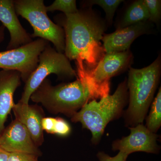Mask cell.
I'll return each instance as SVG.
<instances>
[{"mask_svg": "<svg viewBox=\"0 0 161 161\" xmlns=\"http://www.w3.org/2000/svg\"><path fill=\"white\" fill-rule=\"evenodd\" d=\"M54 74L61 80L77 78L76 71L63 53H59L50 44L40 53L36 68L25 82L20 102L28 104L31 96L49 75Z\"/></svg>", "mask_w": 161, "mask_h": 161, "instance_id": "obj_7", "label": "cell"}, {"mask_svg": "<svg viewBox=\"0 0 161 161\" xmlns=\"http://www.w3.org/2000/svg\"><path fill=\"white\" fill-rule=\"evenodd\" d=\"M153 27V23L148 20L104 35L101 41L105 53H113L129 50L136 38L142 35L152 33Z\"/></svg>", "mask_w": 161, "mask_h": 161, "instance_id": "obj_10", "label": "cell"}, {"mask_svg": "<svg viewBox=\"0 0 161 161\" xmlns=\"http://www.w3.org/2000/svg\"><path fill=\"white\" fill-rule=\"evenodd\" d=\"M9 153L0 147V161H7Z\"/></svg>", "mask_w": 161, "mask_h": 161, "instance_id": "obj_23", "label": "cell"}, {"mask_svg": "<svg viewBox=\"0 0 161 161\" xmlns=\"http://www.w3.org/2000/svg\"><path fill=\"white\" fill-rule=\"evenodd\" d=\"M54 19L64 31L67 58L82 60L86 68L93 69L105 54L100 42L108 27L105 20L91 8L58 15Z\"/></svg>", "mask_w": 161, "mask_h": 161, "instance_id": "obj_1", "label": "cell"}, {"mask_svg": "<svg viewBox=\"0 0 161 161\" xmlns=\"http://www.w3.org/2000/svg\"><path fill=\"white\" fill-rule=\"evenodd\" d=\"M15 119L26 127L34 142L38 147L44 142L42 120L45 117L42 107L37 104H26L19 101L12 109Z\"/></svg>", "mask_w": 161, "mask_h": 161, "instance_id": "obj_13", "label": "cell"}, {"mask_svg": "<svg viewBox=\"0 0 161 161\" xmlns=\"http://www.w3.org/2000/svg\"><path fill=\"white\" fill-rule=\"evenodd\" d=\"M129 99L127 80L119 84L114 94L93 99L85 104L71 118L73 122H80L82 127L91 131L92 142H99L105 129L111 121L120 116Z\"/></svg>", "mask_w": 161, "mask_h": 161, "instance_id": "obj_4", "label": "cell"}, {"mask_svg": "<svg viewBox=\"0 0 161 161\" xmlns=\"http://www.w3.org/2000/svg\"><path fill=\"white\" fill-rule=\"evenodd\" d=\"M5 26L2 25L0 26V44L3 42L4 39H5Z\"/></svg>", "mask_w": 161, "mask_h": 161, "instance_id": "obj_24", "label": "cell"}, {"mask_svg": "<svg viewBox=\"0 0 161 161\" xmlns=\"http://www.w3.org/2000/svg\"><path fill=\"white\" fill-rule=\"evenodd\" d=\"M39 156L23 153H9L7 161H39Z\"/></svg>", "mask_w": 161, "mask_h": 161, "instance_id": "obj_21", "label": "cell"}, {"mask_svg": "<svg viewBox=\"0 0 161 161\" xmlns=\"http://www.w3.org/2000/svg\"><path fill=\"white\" fill-rule=\"evenodd\" d=\"M149 19V13L144 0H137L128 6L116 24V28L122 29Z\"/></svg>", "mask_w": 161, "mask_h": 161, "instance_id": "obj_15", "label": "cell"}, {"mask_svg": "<svg viewBox=\"0 0 161 161\" xmlns=\"http://www.w3.org/2000/svg\"><path fill=\"white\" fill-rule=\"evenodd\" d=\"M161 125V89L153 101L151 110L147 119V128L151 132L155 133Z\"/></svg>", "mask_w": 161, "mask_h": 161, "instance_id": "obj_17", "label": "cell"}, {"mask_svg": "<svg viewBox=\"0 0 161 161\" xmlns=\"http://www.w3.org/2000/svg\"><path fill=\"white\" fill-rule=\"evenodd\" d=\"M30 99L41 103L52 114L61 113L71 118L89 101L94 99L87 85L78 77L73 82L55 86L47 78L31 94Z\"/></svg>", "mask_w": 161, "mask_h": 161, "instance_id": "obj_2", "label": "cell"}, {"mask_svg": "<svg viewBox=\"0 0 161 161\" xmlns=\"http://www.w3.org/2000/svg\"><path fill=\"white\" fill-rule=\"evenodd\" d=\"M71 127L65 119L60 117L55 118L53 134L65 137L70 134Z\"/></svg>", "mask_w": 161, "mask_h": 161, "instance_id": "obj_20", "label": "cell"}, {"mask_svg": "<svg viewBox=\"0 0 161 161\" xmlns=\"http://www.w3.org/2000/svg\"><path fill=\"white\" fill-rule=\"evenodd\" d=\"M46 8L47 12L60 11L65 15L74 14L78 11L75 0H56Z\"/></svg>", "mask_w": 161, "mask_h": 161, "instance_id": "obj_18", "label": "cell"}, {"mask_svg": "<svg viewBox=\"0 0 161 161\" xmlns=\"http://www.w3.org/2000/svg\"><path fill=\"white\" fill-rule=\"evenodd\" d=\"M14 6L17 15L27 20L32 27L31 38L51 42L57 51L64 53V31L50 19L43 0H14Z\"/></svg>", "mask_w": 161, "mask_h": 161, "instance_id": "obj_6", "label": "cell"}, {"mask_svg": "<svg viewBox=\"0 0 161 161\" xmlns=\"http://www.w3.org/2000/svg\"><path fill=\"white\" fill-rule=\"evenodd\" d=\"M161 72L160 55L149 66L129 69L127 80L129 106L125 113L127 125L142 124L158 86Z\"/></svg>", "mask_w": 161, "mask_h": 161, "instance_id": "obj_3", "label": "cell"}, {"mask_svg": "<svg viewBox=\"0 0 161 161\" xmlns=\"http://www.w3.org/2000/svg\"><path fill=\"white\" fill-rule=\"evenodd\" d=\"M130 135L113 142L112 150H119L128 155L136 152L157 153L159 147L157 143L158 136L148 130L142 124L130 128Z\"/></svg>", "mask_w": 161, "mask_h": 161, "instance_id": "obj_9", "label": "cell"}, {"mask_svg": "<svg viewBox=\"0 0 161 161\" xmlns=\"http://www.w3.org/2000/svg\"><path fill=\"white\" fill-rule=\"evenodd\" d=\"M123 0H89L84 1L83 8H91L94 5H98L103 9L106 14V22L108 26L112 24L115 11Z\"/></svg>", "mask_w": 161, "mask_h": 161, "instance_id": "obj_16", "label": "cell"}, {"mask_svg": "<svg viewBox=\"0 0 161 161\" xmlns=\"http://www.w3.org/2000/svg\"><path fill=\"white\" fill-rule=\"evenodd\" d=\"M49 43L38 38L18 48L0 52V69L19 72L25 83L36 68L40 53Z\"/></svg>", "mask_w": 161, "mask_h": 161, "instance_id": "obj_8", "label": "cell"}, {"mask_svg": "<svg viewBox=\"0 0 161 161\" xmlns=\"http://www.w3.org/2000/svg\"><path fill=\"white\" fill-rule=\"evenodd\" d=\"M21 76L17 71L0 70V135L5 129L8 115L14 106V95L21 85Z\"/></svg>", "mask_w": 161, "mask_h": 161, "instance_id": "obj_14", "label": "cell"}, {"mask_svg": "<svg viewBox=\"0 0 161 161\" xmlns=\"http://www.w3.org/2000/svg\"><path fill=\"white\" fill-rule=\"evenodd\" d=\"M133 56L130 50L121 53H105L93 69L85 67L82 60H75L77 77L84 80L89 87L93 99L109 95L110 80L131 67Z\"/></svg>", "mask_w": 161, "mask_h": 161, "instance_id": "obj_5", "label": "cell"}, {"mask_svg": "<svg viewBox=\"0 0 161 161\" xmlns=\"http://www.w3.org/2000/svg\"><path fill=\"white\" fill-rule=\"evenodd\" d=\"M0 21L10 34L7 50L18 48L33 41L18 19L14 0H0Z\"/></svg>", "mask_w": 161, "mask_h": 161, "instance_id": "obj_12", "label": "cell"}, {"mask_svg": "<svg viewBox=\"0 0 161 161\" xmlns=\"http://www.w3.org/2000/svg\"><path fill=\"white\" fill-rule=\"evenodd\" d=\"M0 147L8 153L42 155L26 127L15 119L0 135Z\"/></svg>", "mask_w": 161, "mask_h": 161, "instance_id": "obj_11", "label": "cell"}, {"mask_svg": "<svg viewBox=\"0 0 161 161\" xmlns=\"http://www.w3.org/2000/svg\"><path fill=\"white\" fill-rule=\"evenodd\" d=\"M129 155L119 151L118 154L114 157H111L103 152H99L97 157L99 161H127Z\"/></svg>", "mask_w": 161, "mask_h": 161, "instance_id": "obj_22", "label": "cell"}, {"mask_svg": "<svg viewBox=\"0 0 161 161\" xmlns=\"http://www.w3.org/2000/svg\"><path fill=\"white\" fill-rule=\"evenodd\" d=\"M149 14V21L158 25L161 18V1L144 0Z\"/></svg>", "mask_w": 161, "mask_h": 161, "instance_id": "obj_19", "label": "cell"}]
</instances>
